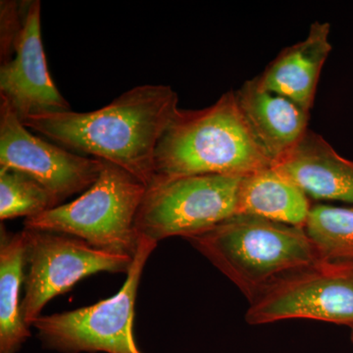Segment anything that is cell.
Instances as JSON below:
<instances>
[{
    "instance_id": "10",
    "label": "cell",
    "mask_w": 353,
    "mask_h": 353,
    "mask_svg": "<svg viewBox=\"0 0 353 353\" xmlns=\"http://www.w3.org/2000/svg\"><path fill=\"white\" fill-rule=\"evenodd\" d=\"M0 95L6 97L21 121L71 110L48 72L41 41L39 0L28 1L24 27L14 57L0 66Z\"/></svg>"
},
{
    "instance_id": "7",
    "label": "cell",
    "mask_w": 353,
    "mask_h": 353,
    "mask_svg": "<svg viewBox=\"0 0 353 353\" xmlns=\"http://www.w3.org/2000/svg\"><path fill=\"white\" fill-rule=\"evenodd\" d=\"M23 231L28 273L21 314L28 327L41 317L51 299L69 292L83 279L101 272L127 274L134 259L97 250L68 234Z\"/></svg>"
},
{
    "instance_id": "3",
    "label": "cell",
    "mask_w": 353,
    "mask_h": 353,
    "mask_svg": "<svg viewBox=\"0 0 353 353\" xmlns=\"http://www.w3.org/2000/svg\"><path fill=\"white\" fill-rule=\"evenodd\" d=\"M250 303L269 288L322 262L303 228L236 214L189 240Z\"/></svg>"
},
{
    "instance_id": "13",
    "label": "cell",
    "mask_w": 353,
    "mask_h": 353,
    "mask_svg": "<svg viewBox=\"0 0 353 353\" xmlns=\"http://www.w3.org/2000/svg\"><path fill=\"white\" fill-rule=\"evenodd\" d=\"M329 23L316 21L303 41L285 48L256 77L260 87L310 112L325 62L332 51Z\"/></svg>"
},
{
    "instance_id": "8",
    "label": "cell",
    "mask_w": 353,
    "mask_h": 353,
    "mask_svg": "<svg viewBox=\"0 0 353 353\" xmlns=\"http://www.w3.org/2000/svg\"><path fill=\"white\" fill-rule=\"evenodd\" d=\"M309 319L353 327V272L321 263L285 278L250 303L245 320L264 325Z\"/></svg>"
},
{
    "instance_id": "15",
    "label": "cell",
    "mask_w": 353,
    "mask_h": 353,
    "mask_svg": "<svg viewBox=\"0 0 353 353\" xmlns=\"http://www.w3.org/2000/svg\"><path fill=\"white\" fill-rule=\"evenodd\" d=\"M24 231L0 228V353H17L31 336L21 314V287L25 282Z\"/></svg>"
},
{
    "instance_id": "14",
    "label": "cell",
    "mask_w": 353,
    "mask_h": 353,
    "mask_svg": "<svg viewBox=\"0 0 353 353\" xmlns=\"http://www.w3.org/2000/svg\"><path fill=\"white\" fill-rule=\"evenodd\" d=\"M311 206L310 199L275 166L241 178L236 214L303 228Z\"/></svg>"
},
{
    "instance_id": "19",
    "label": "cell",
    "mask_w": 353,
    "mask_h": 353,
    "mask_svg": "<svg viewBox=\"0 0 353 353\" xmlns=\"http://www.w3.org/2000/svg\"><path fill=\"white\" fill-rule=\"evenodd\" d=\"M334 263L343 265V266L347 267V268L353 272V260H352V261L334 262Z\"/></svg>"
},
{
    "instance_id": "18",
    "label": "cell",
    "mask_w": 353,
    "mask_h": 353,
    "mask_svg": "<svg viewBox=\"0 0 353 353\" xmlns=\"http://www.w3.org/2000/svg\"><path fill=\"white\" fill-rule=\"evenodd\" d=\"M28 1L0 2V61L6 63L12 59L16 43L24 27Z\"/></svg>"
},
{
    "instance_id": "20",
    "label": "cell",
    "mask_w": 353,
    "mask_h": 353,
    "mask_svg": "<svg viewBox=\"0 0 353 353\" xmlns=\"http://www.w3.org/2000/svg\"><path fill=\"white\" fill-rule=\"evenodd\" d=\"M350 329H352V332H350V339H352V341L353 343V327H352V328H350Z\"/></svg>"
},
{
    "instance_id": "2",
    "label": "cell",
    "mask_w": 353,
    "mask_h": 353,
    "mask_svg": "<svg viewBox=\"0 0 353 353\" xmlns=\"http://www.w3.org/2000/svg\"><path fill=\"white\" fill-rule=\"evenodd\" d=\"M269 166L230 90L208 108L176 111L158 143L148 188L190 176H243Z\"/></svg>"
},
{
    "instance_id": "17",
    "label": "cell",
    "mask_w": 353,
    "mask_h": 353,
    "mask_svg": "<svg viewBox=\"0 0 353 353\" xmlns=\"http://www.w3.org/2000/svg\"><path fill=\"white\" fill-rule=\"evenodd\" d=\"M60 205L57 197L32 176L0 169V219L36 217Z\"/></svg>"
},
{
    "instance_id": "16",
    "label": "cell",
    "mask_w": 353,
    "mask_h": 353,
    "mask_svg": "<svg viewBox=\"0 0 353 353\" xmlns=\"http://www.w3.org/2000/svg\"><path fill=\"white\" fill-rule=\"evenodd\" d=\"M303 230L322 262L353 260V206L315 204L311 206Z\"/></svg>"
},
{
    "instance_id": "1",
    "label": "cell",
    "mask_w": 353,
    "mask_h": 353,
    "mask_svg": "<svg viewBox=\"0 0 353 353\" xmlns=\"http://www.w3.org/2000/svg\"><path fill=\"white\" fill-rule=\"evenodd\" d=\"M179 109L170 85H141L97 110L43 114L22 122L71 152L124 169L148 189L158 143Z\"/></svg>"
},
{
    "instance_id": "9",
    "label": "cell",
    "mask_w": 353,
    "mask_h": 353,
    "mask_svg": "<svg viewBox=\"0 0 353 353\" xmlns=\"http://www.w3.org/2000/svg\"><path fill=\"white\" fill-rule=\"evenodd\" d=\"M103 164L34 136L0 95V169L27 174L61 203L92 187Z\"/></svg>"
},
{
    "instance_id": "5",
    "label": "cell",
    "mask_w": 353,
    "mask_h": 353,
    "mask_svg": "<svg viewBox=\"0 0 353 353\" xmlns=\"http://www.w3.org/2000/svg\"><path fill=\"white\" fill-rule=\"evenodd\" d=\"M157 243L141 236L126 281L113 296L75 310L41 315L32 327L44 347L61 353H143L132 334L134 304L143 269Z\"/></svg>"
},
{
    "instance_id": "11",
    "label": "cell",
    "mask_w": 353,
    "mask_h": 353,
    "mask_svg": "<svg viewBox=\"0 0 353 353\" xmlns=\"http://www.w3.org/2000/svg\"><path fill=\"white\" fill-rule=\"evenodd\" d=\"M246 124L272 164H277L305 136L310 112L260 87L256 77L234 92Z\"/></svg>"
},
{
    "instance_id": "6",
    "label": "cell",
    "mask_w": 353,
    "mask_h": 353,
    "mask_svg": "<svg viewBox=\"0 0 353 353\" xmlns=\"http://www.w3.org/2000/svg\"><path fill=\"white\" fill-rule=\"evenodd\" d=\"M241 178L190 176L148 188L137 215V232L158 243L172 236L190 240L210 231L236 214Z\"/></svg>"
},
{
    "instance_id": "12",
    "label": "cell",
    "mask_w": 353,
    "mask_h": 353,
    "mask_svg": "<svg viewBox=\"0 0 353 353\" xmlns=\"http://www.w3.org/2000/svg\"><path fill=\"white\" fill-rule=\"evenodd\" d=\"M309 199L353 204V161L308 130L285 158L273 165Z\"/></svg>"
},
{
    "instance_id": "4",
    "label": "cell",
    "mask_w": 353,
    "mask_h": 353,
    "mask_svg": "<svg viewBox=\"0 0 353 353\" xmlns=\"http://www.w3.org/2000/svg\"><path fill=\"white\" fill-rule=\"evenodd\" d=\"M146 187L129 172L104 161L97 182L75 201L24 221L25 229L68 234L92 248L134 259L136 230Z\"/></svg>"
}]
</instances>
